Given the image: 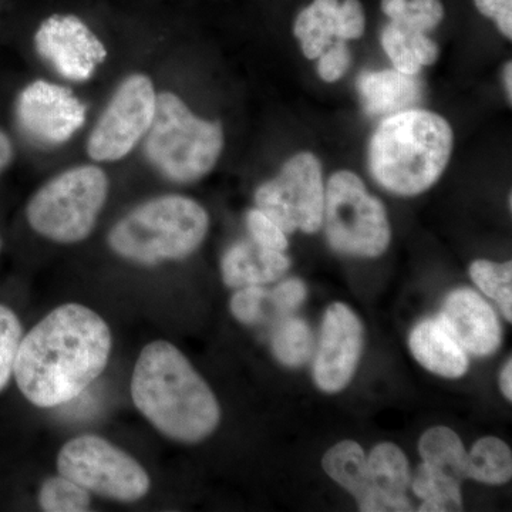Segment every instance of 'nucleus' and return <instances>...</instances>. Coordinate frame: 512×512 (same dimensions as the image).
Instances as JSON below:
<instances>
[{"instance_id": "obj_26", "label": "nucleus", "mask_w": 512, "mask_h": 512, "mask_svg": "<svg viewBox=\"0 0 512 512\" xmlns=\"http://www.w3.org/2000/svg\"><path fill=\"white\" fill-rule=\"evenodd\" d=\"M39 503L47 512L89 511L90 493L69 478L52 477L40 488Z\"/></svg>"}, {"instance_id": "obj_30", "label": "nucleus", "mask_w": 512, "mask_h": 512, "mask_svg": "<svg viewBox=\"0 0 512 512\" xmlns=\"http://www.w3.org/2000/svg\"><path fill=\"white\" fill-rule=\"evenodd\" d=\"M268 305L272 306V302L266 289L261 286H245L232 296L231 312L239 322L255 325L265 318Z\"/></svg>"}, {"instance_id": "obj_17", "label": "nucleus", "mask_w": 512, "mask_h": 512, "mask_svg": "<svg viewBox=\"0 0 512 512\" xmlns=\"http://www.w3.org/2000/svg\"><path fill=\"white\" fill-rule=\"evenodd\" d=\"M409 345L414 359L434 375L446 379L466 375L470 365L467 352L439 318L421 320L410 333Z\"/></svg>"}, {"instance_id": "obj_6", "label": "nucleus", "mask_w": 512, "mask_h": 512, "mask_svg": "<svg viewBox=\"0 0 512 512\" xmlns=\"http://www.w3.org/2000/svg\"><path fill=\"white\" fill-rule=\"evenodd\" d=\"M107 194L109 180L101 168L82 165L64 171L33 195L26 210L30 227L62 244L83 241L92 234Z\"/></svg>"}, {"instance_id": "obj_39", "label": "nucleus", "mask_w": 512, "mask_h": 512, "mask_svg": "<svg viewBox=\"0 0 512 512\" xmlns=\"http://www.w3.org/2000/svg\"><path fill=\"white\" fill-rule=\"evenodd\" d=\"M13 157V148L10 140L0 131V171L10 163Z\"/></svg>"}, {"instance_id": "obj_37", "label": "nucleus", "mask_w": 512, "mask_h": 512, "mask_svg": "<svg viewBox=\"0 0 512 512\" xmlns=\"http://www.w3.org/2000/svg\"><path fill=\"white\" fill-rule=\"evenodd\" d=\"M406 6L407 0H382L383 13L390 20L400 18L406 10Z\"/></svg>"}, {"instance_id": "obj_36", "label": "nucleus", "mask_w": 512, "mask_h": 512, "mask_svg": "<svg viewBox=\"0 0 512 512\" xmlns=\"http://www.w3.org/2000/svg\"><path fill=\"white\" fill-rule=\"evenodd\" d=\"M406 37L410 49L421 67L436 63L437 57H439V47L427 36V33H410Z\"/></svg>"}, {"instance_id": "obj_29", "label": "nucleus", "mask_w": 512, "mask_h": 512, "mask_svg": "<svg viewBox=\"0 0 512 512\" xmlns=\"http://www.w3.org/2000/svg\"><path fill=\"white\" fill-rule=\"evenodd\" d=\"M380 42H382L384 52L392 60L394 69L399 70L400 73L410 74V76H417L419 74L421 69L420 63L417 62L416 56L413 55L403 30L396 23L390 22L383 29Z\"/></svg>"}, {"instance_id": "obj_8", "label": "nucleus", "mask_w": 512, "mask_h": 512, "mask_svg": "<svg viewBox=\"0 0 512 512\" xmlns=\"http://www.w3.org/2000/svg\"><path fill=\"white\" fill-rule=\"evenodd\" d=\"M57 470L89 493L121 503L140 500L150 490V477L136 458L97 436H80L64 444Z\"/></svg>"}, {"instance_id": "obj_24", "label": "nucleus", "mask_w": 512, "mask_h": 512, "mask_svg": "<svg viewBox=\"0 0 512 512\" xmlns=\"http://www.w3.org/2000/svg\"><path fill=\"white\" fill-rule=\"evenodd\" d=\"M272 349L285 366L298 367L308 362L313 350L312 330L305 320L286 318L275 330Z\"/></svg>"}, {"instance_id": "obj_21", "label": "nucleus", "mask_w": 512, "mask_h": 512, "mask_svg": "<svg viewBox=\"0 0 512 512\" xmlns=\"http://www.w3.org/2000/svg\"><path fill=\"white\" fill-rule=\"evenodd\" d=\"M424 463L439 468L457 481L467 478V451L456 431L437 426L427 430L419 443Z\"/></svg>"}, {"instance_id": "obj_20", "label": "nucleus", "mask_w": 512, "mask_h": 512, "mask_svg": "<svg viewBox=\"0 0 512 512\" xmlns=\"http://www.w3.org/2000/svg\"><path fill=\"white\" fill-rule=\"evenodd\" d=\"M323 470L336 484L348 490L357 503L370 488L367 458L363 448L353 440H343L330 448L322 461Z\"/></svg>"}, {"instance_id": "obj_27", "label": "nucleus", "mask_w": 512, "mask_h": 512, "mask_svg": "<svg viewBox=\"0 0 512 512\" xmlns=\"http://www.w3.org/2000/svg\"><path fill=\"white\" fill-rule=\"evenodd\" d=\"M20 340L22 325L18 316L6 306L0 305V392L13 375Z\"/></svg>"}, {"instance_id": "obj_1", "label": "nucleus", "mask_w": 512, "mask_h": 512, "mask_svg": "<svg viewBox=\"0 0 512 512\" xmlns=\"http://www.w3.org/2000/svg\"><path fill=\"white\" fill-rule=\"evenodd\" d=\"M111 332L99 313L66 303L20 340L16 383L37 407L72 402L103 373L111 353Z\"/></svg>"}, {"instance_id": "obj_32", "label": "nucleus", "mask_w": 512, "mask_h": 512, "mask_svg": "<svg viewBox=\"0 0 512 512\" xmlns=\"http://www.w3.org/2000/svg\"><path fill=\"white\" fill-rule=\"evenodd\" d=\"M319 57V76L326 83H335L342 79L345 73L348 72L350 60H352L345 40H338L332 46V49H329L328 52H323Z\"/></svg>"}, {"instance_id": "obj_16", "label": "nucleus", "mask_w": 512, "mask_h": 512, "mask_svg": "<svg viewBox=\"0 0 512 512\" xmlns=\"http://www.w3.org/2000/svg\"><path fill=\"white\" fill-rule=\"evenodd\" d=\"M291 261L282 252L239 241L225 252L221 261L222 279L229 288L271 284L288 272Z\"/></svg>"}, {"instance_id": "obj_7", "label": "nucleus", "mask_w": 512, "mask_h": 512, "mask_svg": "<svg viewBox=\"0 0 512 512\" xmlns=\"http://www.w3.org/2000/svg\"><path fill=\"white\" fill-rule=\"evenodd\" d=\"M323 220L330 247L340 254L376 258L389 247L392 232L384 205L352 171L330 177Z\"/></svg>"}, {"instance_id": "obj_18", "label": "nucleus", "mask_w": 512, "mask_h": 512, "mask_svg": "<svg viewBox=\"0 0 512 512\" xmlns=\"http://www.w3.org/2000/svg\"><path fill=\"white\" fill-rule=\"evenodd\" d=\"M357 90L370 116L399 113L419 103L423 87L416 76L399 70H366L357 77Z\"/></svg>"}, {"instance_id": "obj_3", "label": "nucleus", "mask_w": 512, "mask_h": 512, "mask_svg": "<svg viewBox=\"0 0 512 512\" xmlns=\"http://www.w3.org/2000/svg\"><path fill=\"white\" fill-rule=\"evenodd\" d=\"M453 138L450 124L439 114L419 109L390 114L370 138V174L393 194H421L446 170Z\"/></svg>"}, {"instance_id": "obj_4", "label": "nucleus", "mask_w": 512, "mask_h": 512, "mask_svg": "<svg viewBox=\"0 0 512 512\" xmlns=\"http://www.w3.org/2000/svg\"><path fill=\"white\" fill-rule=\"evenodd\" d=\"M210 217L198 202L165 195L144 202L110 231L116 254L137 264L177 261L197 251L208 234Z\"/></svg>"}, {"instance_id": "obj_31", "label": "nucleus", "mask_w": 512, "mask_h": 512, "mask_svg": "<svg viewBox=\"0 0 512 512\" xmlns=\"http://www.w3.org/2000/svg\"><path fill=\"white\" fill-rule=\"evenodd\" d=\"M247 227L252 241L268 249L284 252L288 248L286 234L268 215L254 208L247 214Z\"/></svg>"}, {"instance_id": "obj_9", "label": "nucleus", "mask_w": 512, "mask_h": 512, "mask_svg": "<svg viewBox=\"0 0 512 512\" xmlns=\"http://www.w3.org/2000/svg\"><path fill=\"white\" fill-rule=\"evenodd\" d=\"M255 204L285 234L318 232L325 208V185L318 158L301 153L286 161L278 177L256 190Z\"/></svg>"}, {"instance_id": "obj_15", "label": "nucleus", "mask_w": 512, "mask_h": 512, "mask_svg": "<svg viewBox=\"0 0 512 512\" xmlns=\"http://www.w3.org/2000/svg\"><path fill=\"white\" fill-rule=\"evenodd\" d=\"M370 488L359 501L363 512L413 511L406 497L410 483L409 461L402 450L392 443L373 448L367 458Z\"/></svg>"}, {"instance_id": "obj_23", "label": "nucleus", "mask_w": 512, "mask_h": 512, "mask_svg": "<svg viewBox=\"0 0 512 512\" xmlns=\"http://www.w3.org/2000/svg\"><path fill=\"white\" fill-rule=\"evenodd\" d=\"M512 477L510 447L497 437H483L467 453V478L478 483L501 485Z\"/></svg>"}, {"instance_id": "obj_40", "label": "nucleus", "mask_w": 512, "mask_h": 512, "mask_svg": "<svg viewBox=\"0 0 512 512\" xmlns=\"http://www.w3.org/2000/svg\"><path fill=\"white\" fill-rule=\"evenodd\" d=\"M504 86L508 101H512V63L508 62L504 69Z\"/></svg>"}, {"instance_id": "obj_22", "label": "nucleus", "mask_w": 512, "mask_h": 512, "mask_svg": "<svg viewBox=\"0 0 512 512\" xmlns=\"http://www.w3.org/2000/svg\"><path fill=\"white\" fill-rule=\"evenodd\" d=\"M413 493L421 498L420 512H448L463 510L461 483L439 468L423 463L413 481Z\"/></svg>"}, {"instance_id": "obj_25", "label": "nucleus", "mask_w": 512, "mask_h": 512, "mask_svg": "<svg viewBox=\"0 0 512 512\" xmlns=\"http://www.w3.org/2000/svg\"><path fill=\"white\" fill-rule=\"evenodd\" d=\"M470 276L484 295L498 303L508 322H512L511 261L505 262V264H495V262L485 261V259H478L470 266Z\"/></svg>"}, {"instance_id": "obj_13", "label": "nucleus", "mask_w": 512, "mask_h": 512, "mask_svg": "<svg viewBox=\"0 0 512 512\" xmlns=\"http://www.w3.org/2000/svg\"><path fill=\"white\" fill-rule=\"evenodd\" d=\"M363 326L356 313L333 303L323 318L313 377L320 390L338 393L345 389L355 375L362 355Z\"/></svg>"}, {"instance_id": "obj_35", "label": "nucleus", "mask_w": 512, "mask_h": 512, "mask_svg": "<svg viewBox=\"0 0 512 512\" xmlns=\"http://www.w3.org/2000/svg\"><path fill=\"white\" fill-rule=\"evenodd\" d=\"M476 8L485 18L493 20L507 39L512 37V0H474Z\"/></svg>"}, {"instance_id": "obj_28", "label": "nucleus", "mask_w": 512, "mask_h": 512, "mask_svg": "<svg viewBox=\"0 0 512 512\" xmlns=\"http://www.w3.org/2000/svg\"><path fill=\"white\" fill-rule=\"evenodd\" d=\"M444 18L441 0H407L403 15L390 22L396 23L406 35L429 33L440 25Z\"/></svg>"}, {"instance_id": "obj_34", "label": "nucleus", "mask_w": 512, "mask_h": 512, "mask_svg": "<svg viewBox=\"0 0 512 512\" xmlns=\"http://www.w3.org/2000/svg\"><path fill=\"white\" fill-rule=\"evenodd\" d=\"M366 29V16L360 0H345L340 3V30L338 40H357Z\"/></svg>"}, {"instance_id": "obj_10", "label": "nucleus", "mask_w": 512, "mask_h": 512, "mask_svg": "<svg viewBox=\"0 0 512 512\" xmlns=\"http://www.w3.org/2000/svg\"><path fill=\"white\" fill-rule=\"evenodd\" d=\"M157 93L144 74H133L120 84L94 127L87 153L94 161L121 160L137 146L153 123Z\"/></svg>"}, {"instance_id": "obj_33", "label": "nucleus", "mask_w": 512, "mask_h": 512, "mask_svg": "<svg viewBox=\"0 0 512 512\" xmlns=\"http://www.w3.org/2000/svg\"><path fill=\"white\" fill-rule=\"evenodd\" d=\"M274 311L281 315H288L298 309L306 298V286L301 279L291 278L281 282L269 292Z\"/></svg>"}, {"instance_id": "obj_2", "label": "nucleus", "mask_w": 512, "mask_h": 512, "mask_svg": "<svg viewBox=\"0 0 512 512\" xmlns=\"http://www.w3.org/2000/svg\"><path fill=\"white\" fill-rule=\"evenodd\" d=\"M131 397L158 431L181 443L207 439L220 424V404L210 386L165 340L150 343L138 356Z\"/></svg>"}, {"instance_id": "obj_19", "label": "nucleus", "mask_w": 512, "mask_h": 512, "mask_svg": "<svg viewBox=\"0 0 512 512\" xmlns=\"http://www.w3.org/2000/svg\"><path fill=\"white\" fill-rule=\"evenodd\" d=\"M339 0H313L299 13L293 26L296 39L301 42L303 55L318 59L332 40L339 39Z\"/></svg>"}, {"instance_id": "obj_14", "label": "nucleus", "mask_w": 512, "mask_h": 512, "mask_svg": "<svg viewBox=\"0 0 512 512\" xmlns=\"http://www.w3.org/2000/svg\"><path fill=\"white\" fill-rule=\"evenodd\" d=\"M440 322L467 353L490 356L501 343V326L494 309L471 289H456L447 296Z\"/></svg>"}, {"instance_id": "obj_11", "label": "nucleus", "mask_w": 512, "mask_h": 512, "mask_svg": "<svg viewBox=\"0 0 512 512\" xmlns=\"http://www.w3.org/2000/svg\"><path fill=\"white\" fill-rule=\"evenodd\" d=\"M16 117L23 133L37 146L66 143L86 121V106L66 87L37 80L16 101Z\"/></svg>"}, {"instance_id": "obj_12", "label": "nucleus", "mask_w": 512, "mask_h": 512, "mask_svg": "<svg viewBox=\"0 0 512 512\" xmlns=\"http://www.w3.org/2000/svg\"><path fill=\"white\" fill-rule=\"evenodd\" d=\"M35 45L39 56L72 82L89 80L107 56L99 37L74 15L47 18L37 29Z\"/></svg>"}, {"instance_id": "obj_5", "label": "nucleus", "mask_w": 512, "mask_h": 512, "mask_svg": "<svg viewBox=\"0 0 512 512\" xmlns=\"http://www.w3.org/2000/svg\"><path fill=\"white\" fill-rule=\"evenodd\" d=\"M222 147L224 133L218 121L195 116L173 93L157 94L146 156L158 173L174 183H194L215 167Z\"/></svg>"}, {"instance_id": "obj_38", "label": "nucleus", "mask_w": 512, "mask_h": 512, "mask_svg": "<svg viewBox=\"0 0 512 512\" xmlns=\"http://www.w3.org/2000/svg\"><path fill=\"white\" fill-rule=\"evenodd\" d=\"M500 386L501 390H503L505 399L512 400V360H508L505 363L503 372H501L500 376Z\"/></svg>"}]
</instances>
